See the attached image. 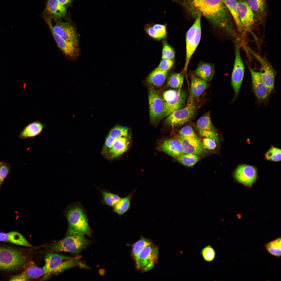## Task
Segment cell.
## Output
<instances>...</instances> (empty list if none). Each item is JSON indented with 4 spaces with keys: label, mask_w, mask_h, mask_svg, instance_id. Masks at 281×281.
I'll use <instances>...</instances> for the list:
<instances>
[{
    "label": "cell",
    "mask_w": 281,
    "mask_h": 281,
    "mask_svg": "<svg viewBox=\"0 0 281 281\" xmlns=\"http://www.w3.org/2000/svg\"><path fill=\"white\" fill-rule=\"evenodd\" d=\"M214 73L213 65L203 62L199 63L195 71L196 76L206 81H210L213 79Z\"/></svg>",
    "instance_id": "cell-25"
},
{
    "label": "cell",
    "mask_w": 281,
    "mask_h": 281,
    "mask_svg": "<svg viewBox=\"0 0 281 281\" xmlns=\"http://www.w3.org/2000/svg\"><path fill=\"white\" fill-rule=\"evenodd\" d=\"M46 10L48 14L56 20H61L67 15L65 5L61 3L58 0H48Z\"/></svg>",
    "instance_id": "cell-24"
},
{
    "label": "cell",
    "mask_w": 281,
    "mask_h": 281,
    "mask_svg": "<svg viewBox=\"0 0 281 281\" xmlns=\"http://www.w3.org/2000/svg\"><path fill=\"white\" fill-rule=\"evenodd\" d=\"M22 273L27 281L45 275L46 272L43 267L32 266L28 268Z\"/></svg>",
    "instance_id": "cell-34"
},
{
    "label": "cell",
    "mask_w": 281,
    "mask_h": 281,
    "mask_svg": "<svg viewBox=\"0 0 281 281\" xmlns=\"http://www.w3.org/2000/svg\"><path fill=\"white\" fill-rule=\"evenodd\" d=\"M55 20V23L54 25H52L50 20L47 21L50 30L65 40L79 44V35L73 25L69 21Z\"/></svg>",
    "instance_id": "cell-11"
},
{
    "label": "cell",
    "mask_w": 281,
    "mask_h": 281,
    "mask_svg": "<svg viewBox=\"0 0 281 281\" xmlns=\"http://www.w3.org/2000/svg\"><path fill=\"white\" fill-rule=\"evenodd\" d=\"M162 96L164 106L163 118L176 110L183 107L187 94L185 91L180 89H169L164 91Z\"/></svg>",
    "instance_id": "cell-7"
},
{
    "label": "cell",
    "mask_w": 281,
    "mask_h": 281,
    "mask_svg": "<svg viewBox=\"0 0 281 281\" xmlns=\"http://www.w3.org/2000/svg\"><path fill=\"white\" fill-rule=\"evenodd\" d=\"M201 254L204 260L208 262H210L213 261L216 255L215 251L210 245H208L202 248L201 251Z\"/></svg>",
    "instance_id": "cell-37"
},
{
    "label": "cell",
    "mask_w": 281,
    "mask_h": 281,
    "mask_svg": "<svg viewBox=\"0 0 281 281\" xmlns=\"http://www.w3.org/2000/svg\"><path fill=\"white\" fill-rule=\"evenodd\" d=\"M158 248L149 239L142 237L132 245L131 255L137 271L142 272L153 269L158 260Z\"/></svg>",
    "instance_id": "cell-2"
},
{
    "label": "cell",
    "mask_w": 281,
    "mask_h": 281,
    "mask_svg": "<svg viewBox=\"0 0 281 281\" xmlns=\"http://www.w3.org/2000/svg\"><path fill=\"white\" fill-rule=\"evenodd\" d=\"M67 218L68 224L67 235L91 237L92 231L89 225L87 214L80 203H77L71 208L67 212Z\"/></svg>",
    "instance_id": "cell-3"
},
{
    "label": "cell",
    "mask_w": 281,
    "mask_h": 281,
    "mask_svg": "<svg viewBox=\"0 0 281 281\" xmlns=\"http://www.w3.org/2000/svg\"><path fill=\"white\" fill-rule=\"evenodd\" d=\"M146 33L150 37L154 39L159 40L166 37L157 32L153 28L152 24H147L144 27Z\"/></svg>",
    "instance_id": "cell-41"
},
{
    "label": "cell",
    "mask_w": 281,
    "mask_h": 281,
    "mask_svg": "<svg viewBox=\"0 0 281 281\" xmlns=\"http://www.w3.org/2000/svg\"><path fill=\"white\" fill-rule=\"evenodd\" d=\"M127 129L119 125L115 126L110 131L108 135L111 137L116 139L128 135Z\"/></svg>",
    "instance_id": "cell-38"
},
{
    "label": "cell",
    "mask_w": 281,
    "mask_h": 281,
    "mask_svg": "<svg viewBox=\"0 0 281 281\" xmlns=\"http://www.w3.org/2000/svg\"><path fill=\"white\" fill-rule=\"evenodd\" d=\"M281 149L274 147H271L265 154L266 159L269 160L279 162L281 160Z\"/></svg>",
    "instance_id": "cell-39"
},
{
    "label": "cell",
    "mask_w": 281,
    "mask_h": 281,
    "mask_svg": "<svg viewBox=\"0 0 281 281\" xmlns=\"http://www.w3.org/2000/svg\"><path fill=\"white\" fill-rule=\"evenodd\" d=\"M91 243V241L84 236L67 235L54 244L51 250L58 252H64L78 254Z\"/></svg>",
    "instance_id": "cell-5"
},
{
    "label": "cell",
    "mask_w": 281,
    "mask_h": 281,
    "mask_svg": "<svg viewBox=\"0 0 281 281\" xmlns=\"http://www.w3.org/2000/svg\"><path fill=\"white\" fill-rule=\"evenodd\" d=\"M9 280L10 281H26L22 273L12 277Z\"/></svg>",
    "instance_id": "cell-48"
},
{
    "label": "cell",
    "mask_w": 281,
    "mask_h": 281,
    "mask_svg": "<svg viewBox=\"0 0 281 281\" xmlns=\"http://www.w3.org/2000/svg\"><path fill=\"white\" fill-rule=\"evenodd\" d=\"M11 171L10 164L3 161H0V181L2 183Z\"/></svg>",
    "instance_id": "cell-42"
},
{
    "label": "cell",
    "mask_w": 281,
    "mask_h": 281,
    "mask_svg": "<svg viewBox=\"0 0 281 281\" xmlns=\"http://www.w3.org/2000/svg\"><path fill=\"white\" fill-rule=\"evenodd\" d=\"M247 49L258 60L260 65L259 72L262 81L271 92L274 88L275 78L277 72L266 59L251 48L245 46Z\"/></svg>",
    "instance_id": "cell-10"
},
{
    "label": "cell",
    "mask_w": 281,
    "mask_h": 281,
    "mask_svg": "<svg viewBox=\"0 0 281 281\" xmlns=\"http://www.w3.org/2000/svg\"><path fill=\"white\" fill-rule=\"evenodd\" d=\"M114 139L107 135V136L104 145L102 148L101 153L105 155L108 151L111 148L115 140Z\"/></svg>",
    "instance_id": "cell-46"
},
{
    "label": "cell",
    "mask_w": 281,
    "mask_h": 281,
    "mask_svg": "<svg viewBox=\"0 0 281 281\" xmlns=\"http://www.w3.org/2000/svg\"><path fill=\"white\" fill-rule=\"evenodd\" d=\"M27 259L19 250L14 248L0 246V271H10L27 264Z\"/></svg>",
    "instance_id": "cell-4"
},
{
    "label": "cell",
    "mask_w": 281,
    "mask_h": 281,
    "mask_svg": "<svg viewBox=\"0 0 281 281\" xmlns=\"http://www.w3.org/2000/svg\"><path fill=\"white\" fill-rule=\"evenodd\" d=\"M150 121L153 124L163 118L164 104L162 94L153 87H148Z\"/></svg>",
    "instance_id": "cell-8"
},
{
    "label": "cell",
    "mask_w": 281,
    "mask_h": 281,
    "mask_svg": "<svg viewBox=\"0 0 281 281\" xmlns=\"http://www.w3.org/2000/svg\"><path fill=\"white\" fill-rule=\"evenodd\" d=\"M201 140L205 148L212 150L215 149L216 147L217 143L212 139L208 138L203 137Z\"/></svg>",
    "instance_id": "cell-45"
},
{
    "label": "cell",
    "mask_w": 281,
    "mask_h": 281,
    "mask_svg": "<svg viewBox=\"0 0 281 281\" xmlns=\"http://www.w3.org/2000/svg\"><path fill=\"white\" fill-rule=\"evenodd\" d=\"M235 58L231 76V84L234 92V99L238 96L244 78L245 67L240 52L238 41L235 42Z\"/></svg>",
    "instance_id": "cell-12"
},
{
    "label": "cell",
    "mask_w": 281,
    "mask_h": 281,
    "mask_svg": "<svg viewBox=\"0 0 281 281\" xmlns=\"http://www.w3.org/2000/svg\"><path fill=\"white\" fill-rule=\"evenodd\" d=\"M209 86L207 81L192 75L190 93L188 102H195Z\"/></svg>",
    "instance_id": "cell-19"
},
{
    "label": "cell",
    "mask_w": 281,
    "mask_h": 281,
    "mask_svg": "<svg viewBox=\"0 0 281 281\" xmlns=\"http://www.w3.org/2000/svg\"><path fill=\"white\" fill-rule=\"evenodd\" d=\"M136 189L133 191L126 196L121 197L113 207L112 211L121 217L131 208V201Z\"/></svg>",
    "instance_id": "cell-27"
},
{
    "label": "cell",
    "mask_w": 281,
    "mask_h": 281,
    "mask_svg": "<svg viewBox=\"0 0 281 281\" xmlns=\"http://www.w3.org/2000/svg\"><path fill=\"white\" fill-rule=\"evenodd\" d=\"M154 29L158 33L166 37L167 25L159 24H152Z\"/></svg>",
    "instance_id": "cell-47"
},
{
    "label": "cell",
    "mask_w": 281,
    "mask_h": 281,
    "mask_svg": "<svg viewBox=\"0 0 281 281\" xmlns=\"http://www.w3.org/2000/svg\"><path fill=\"white\" fill-rule=\"evenodd\" d=\"M184 5L194 17L198 12L215 26L237 40L239 37L233 28L230 13L223 0H175Z\"/></svg>",
    "instance_id": "cell-1"
},
{
    "label": "cell",
    "mask_w": 281,
    "mask_h": 281,
    "mask_svg": "<svg viewBox=\"0 0 281 281\" xmlns=\"http://www.w3.org/2000/svg\"><path fill=\"white\" fill-rule=\"evenodd\" d=\"M168 72L161 71L156 68L151 72L146 78V82L149 86L159 88L164 83Z\"/></svg>",
    "instance_id": "cell-26"
},
{
    "label": "cell",
    "mask_w": 281,
    "mask_h": 281,
    "mask_svg": "<svg viewBox=\"0 0 281 281\" xmlns=\"http://www.w3.org/2000/svg\"><path fill=\"white\" fill-rule=\"evenodd\" d=\"M51 31L58 46L65 55L72 60L76 59L80 53L79 44L65 40Z\"/></svg>",
    "instance_id": "cell-15"
},
{
    "label": "cell",
    "mask_w": 281,
    "mask_h": 281,
    "mask_svg": "<svg viewBox=\"0 0 281 281\" xmlns=\"http://www.w3.org/2000/svg\"><path fill=\"white\" fill-rule=\"evenodd\" d=\"M267 252L272 255L277 257L281 255V237H278L273 241L266 243L264 245Z\"/></svg>",
    "instance_id": "cell-33"
},
{
    "label": "cell",
    "mask_w": 281,
    "mask_h": 281,
    "mask_svg": "<svg viewBox=\"0 0 281 281\" xmlns=\"http://www.w3.org/2000/svg\"><path fill=\"white\" fill-rule=\"evenodd\" d=\"M179 162L183 165L189 167H192L199 161L198 155L191 153L183 154L176 158Z\"/></svg>",
    "instance_id": "cell-35"
},
{
    "label": "cell",
    "mask_w": 281,
    "mask_h": 281,
    "mask_svg": "<svg viewBox=\"0 0 281 281\" xmlns=\"http://www.w3.org/2000/svg\"><path fill=\"white\" fill-rule=\"evenodd\" d=\"M46 127V124L40 121H33L28 124L21 131L19 137L24 139L35 137L40 135Z\"/></svg>",
    "instance_id": "cell-20"
},
{
    "label": "cell",
    "mask_w": 281,
    "mask_h": 281,
    "mask_svg": "<svg viewBox=\"0 0 281 281\" xmlns=\"http://www.w3.org/2000/svg\"><path fill=\"white\" fill-rule=\"evenodd\" d=\"M130 137L128 135L115 139L112 146L106 154L110 158L117 157L126 152L130 143Z\"/></svg>",
    "instance_id": "cell-22"
},
{
    "label": "cell",
    "mask_w": 281,
    "mask_h": 281,
    "mask_svg": "<svg viewBox=\"0 0 281 281\" xmlns=\"http://www.w3.org/2000/svg\"><path fill=\"white\" fill-rule=\"evenodd\" d=\"M253 12L260 16L263 15L266 8L265 0H246Z\"/></svg>",
    "instance_id": "cell-36"
},
{
    "label": "cell",
    "mask_w": 281,
    "mask_h": 281,
    "mask_svg": "<svg viewBox=\"0 0 281 281\" xmlns=\"http://www.w3.org/2000/svg\"><path fill=\"white\" fill-rule=\"evenodd\" d=\"M174 63L173 59H162L156 68L161 71L168 72Z\"/></svg>",
    "instance_id": "cell-43"
},
{
    "label": "cell",
    "mask_w": 281,
    "mask_h": 281,
    "mask_svg": "<svg viewBox=\"0 0 281 281\" xmlns=\"http://www.w3.org/2000/svg\"><path fill=\"white\" fill-rule=\"evenodd\" d=\"M4 242H9L17 245L33 247L22 234L17 232L5 233Z\"/></svg>",
    "instance_id": "cell-31"
},
{
    "label": "cell",
    "mask_w": 281,
    "mask_h": 281,
    "mask_svg": "<svg viewBox=\"0 0 281 281\" xmlns=\"http://www.w3.org/2000/svg\"><path fill=\"white\" fill-rule=\"evenodd\" d=\"M257 177V170L256 167L247 164L239 166L234 173V177L237 181L248 186L252 185Z\"/></svg>",
    "instance_id": "cell-14"
},
{
    "label": "cell",
    "mask_w": 281,
    "mask_h": 281,
    "mask_svg": "<svg viewBox=\"0 0 281 281\" xmlns=\"http://www.w3.org/2000/svg\"><path fill=\"white\" fill-rule=\"evenodd\" d=\"M196 108L195 102H188L185 106L176 110L167 116L165 122L173 127L183 125L193 116Z\"/></svg>",
    "instance_id": "cell-9"
},
{
    "label": "cell",
    "mask_w": 281,
    "mask_h": 281,
    "mask_svg": "<svg viewBox=\"0 0 281 281\" xmlns=\"http://www.w3.org/2000/svg\"><path fill=\"white\" fill-rule=\"evenodd\" d=\"M76 266L88 268L87 265L78 260L77 258H73L63 261L51 272V274H58L68 269Z\"/></svg>",
    "instance_id": "cell-30"
},
{
    "label": "cell",
    "mask_w": 281,
    "mask_h": 281,
    "mask_svg": "<svg viewBox=\"0 0 281 281\" xmlns=\"http://www.w3.org/2000/svg\"><path fill=\"white\" fill-rule=\"evenodd\" d=\"M201 15L200 12H198L196 13L195 21L186 34V56L183 68L184 72L187 71L191 57L200 42L201 34Z\"/></svg>",
    "instance_id": "cell-6"
},
{
    "label": "cell",
    "mask_w": 281,
    "mask_h": 281,
    "mask_svg": "<svg viewBox=\"0 0 281 281\" xmlns=\"http://www.w3.org/2000/svg\"><path fill=\"white\" fill-rule=\"evenodd\" d=\"M196 127L198 134L201 137L213 139L217 133L212 123L210 112L206 113L197 120Z\"/></svg>",
    "instance_id": "cell-16"
},
{
    "label": "cell",
    "mask_w": 281,
    "mask_h": 281,
    "mask_svg": "<svg viewBox=\"0 0 281 281\" xmlns=\"http://www.w3.org/2000/svg\"><path fill=\"white\" fill-rule=\"evenodd\" d=\"M72 258L55 253L47 254L44 258L45 264L43 267L46 272L45 275L51 274L63 261Z\"/></svg>",
    "instance_id": "cell-23"
},
{
    "label": "cell",
    "mask_w": 281,
    "mask_h": 281,
    "mask_svg": "<svg viewBox=\"0 0 281 281\" xmlns=\"http://www.w3.org/2000/svg\"><path fill=\"white\" fill-rule=\"evenodd\" d=\"M2 184V183L0 181V186H1Z\"/></svg>",
    "instance_id": "cell-50"
},
{
    "label": "cell",
    "mask_w": 281,
    "mask_h": 281,
    "mask_svg": "<svg viewBox=\"0 0 281 281\" xmlns=\"http://www.w3.org/2000/svg\"><path fill=\"white\" fill-rule=\"evenodd\" d=\"M253 88L257 97L260 100L268 97L271 91L263 83L259 72L255 71L249 68Z\"/></svg>",
    "instance_id": "cell-18"
},
{
    "label": "cell",
    "mask_w": 281,
    "mask_h": 281,
    "mask_svg": "<svg viewBox=\"0 0 281 281\" xmlns=\"http://www.w3.org/2000/svg\"><path fill=\"white\" fill-rule=\"evenodd\" d=\"M238 13L240 22L245 32L250 31L255 23L253 12L246 0H237Z\"/></svg>",
    "instance_id": "cell-13"
},
{
    "label": "cell",
    "mask_w": 281,
    "mask_h": 281,
    "mask_svg": "<svg viewBox=\"0 0 281 281\" xmlns=\"http://www.w3.org/2000/svg\"><path fill=\"white\" fill-rule=\"evenodd\" d=\"M177 138L181 143L184 154L191 153L199 155L204 152L205 148L201 140L198 136L185 138L179 136Z\"/></svg>",
    "instance_id": "cell-17"
},
{
    "label": "cell",
    "mask_w": 281,
    "mask_h": 281,
    "mask_svg": "<svg viewBox=\"0 0 281 281\" xmlns=\"http://www.w3.org/2000/svg\"><path fill=\"white\" fill-rule=\"evenodd\" d=\"M59 2L62 4L65 5L71 3L73 0H58Z\"/></svg>",
    "instance_id": "cell-49"
},
{
    "label": "cell",
    "mask_w": 281,
    "mask_h": 281,
    "mask_svg": "<svg viewBox=\"0 0 281 281\" xmlns=\"http://www.w3.org/2000/svg\"><path fill=\"white\" fill-rule=\"evenodd\" d=\"M162 53V59H173L175 57V52L173 48L167 42L163 41Z\"/></svg>",
    "instance_id": "cell-40"
},
{
    "label": "cell",
    "mask_w": 281,
    "mask_h": 281,
    "mask_svg": "<svg viewBox=\"0 0 281 281\" xmlns=\"http://www.w3.org/2000/svg\"><path fill=\"white\" fill-rule=\"evenodd\" d=\"M159 148L162 151L175 158L184 154L181 144L177 138L164 140L160 145Z\"/></svg>",
    "instance_id": "cell-21"
},
{
    "label": "cell",
    "mask_w": 281,
    "mask_h": 281,
    "mask_svg": "<svg viewBox=\"0 0 281 281\" xmlns=\"http://www.w3.org/2000/svg\"><path fill=\"white\" fill-rule=\"evenodd\" d=\"M183 73H172L167 76V85L174 89H179L182 86L184 80Z\"/></svg>",
    "instance_id": "cell-32"
},
{
    "label": "cell",
    "mask_w": 281,
    "mask_h": 281,
    "mask_svg": "<svg viewBox=\"0 0 281 281\" xmlns=\"http://www.w3.org/2000/svg\"><path fill=\"white\" fill-rule=\"evenodd\" d=\"M96 187L100 192L101 197L100 202L103 205L113 208L121 198L118 194L113 193L108 190L103 188L101 189L96 186Z\"/></svg>",
    "instance_id": "cell-29"
},
{
    "label": "cell",
    "mask_w": 281,
    "mask_h": 281,
    "mask_svg": "<svg viewBox=\"0 0 281 281\" xmlns=\"http://www.w3.org/2000/svg\"><path fill=\"white\" fill-rule=\"evenodd\" d=\"M179 136L185 138H193L197 137L192 127L189 125L185 126L179 132Z\"/></svg>",
    "instance_id": "cell-44"
},
{
    "label": "cell",
    "mask_w": 281,
    "mask_h": 281,
    "mask_svg": "<svg viewBox=\"0 0 281 281\" xmlns=\"http://www.w3.org/2000/svg\"><path fill=\"white\" fill-rule=\"evenodd\" d=\"M229 11L232 16L239 32L243 35L245 31L243 28L238 16L237 0H223Z\"/></svg>",
    "instance_id": "cell-28"
}]
</instances>
